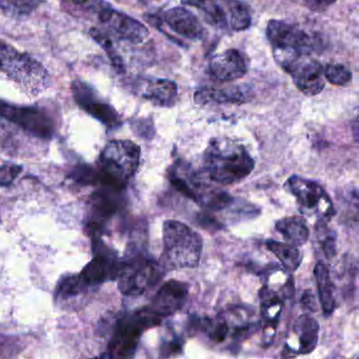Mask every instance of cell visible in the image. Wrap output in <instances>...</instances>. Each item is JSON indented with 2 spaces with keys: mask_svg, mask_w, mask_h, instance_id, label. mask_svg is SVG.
Masks as SVG:
<instances>
[{
  "mask_svg": "<svg viewBox=\"0 0 359 359\" xmlns=\"http://www.w3.org/2000/svg\"><path fill=\"white\" fill-rule=\"evenodd\" d=\"M203 168L212 182L233 184L245 180L255 168L249 151L229 138H213L203 153Z\"/></svg>",
  "mask_w": 359,
  "mask_h": 359,
  "instance_id": "cell-1",
  "label": "cell"
},
{
  "mask_svg": "<svg viewBox=\"0 0 359 359\" xmlns=\"http://www.w3.org/2000/svg\"><path fill=\"white\" fill-rule=\"evenodd\" d=\"M163 245L161 264L165 270L196 268L201 262L203 238L184 222H163Z\"/></svg>",
  "mask_w": 359,
  "mask_h": 359,
  "instance_id": "cell-2",
  "label": "cell"
},
{
  "mask_svg": "<svg viewBox=\"0 0 359 359\" xmlns=\"http://www.w3.org/2000/svg\"><path fill=\"white\" fill-rule=\"evenodd\" d=\"M140 146L131 140H112L102 150L98 163L100 184L123 191L140 167Z\"/></svg>",
  "mask_w": 359,
  "mask_h": 359,
  "instance_id": "cell-3",
  "label": "cell"
},
{
  "mask_svg": "<svg viewBox=\"0 0 359 359\" xmlns=\"http://www.w3.org/2000/svg\"><path fill=\"white\" fill-rule=\"evenodd\" d=\"M163 264L133 245L119 264L118 289L126 296L142 295L163 278Z\"/></svg>",
  "mask_w": 359,
  "mask_h": 359,
  "instance_id": "cell-4",
  "label": "cell"
},
{
  "mask_svg": "<svg viewBox=\"0 0 359 359\" xmlns=\"http://www.w3.org/2000/svg\"><path fill=\"white\" fill-rule=\"evenodd\" d=\"M266 39L272 47L275 60L285 71L294 62L309 56L315 48L308 33L283 20L268 22Z\"/></svg>",
  "mask_w": 359,
  "mask_h": 359,
  "instance_id": "cell-5",
  "label": "cell"
},
{
  "mask_svg": "<svg viewBox=\"0 0 359 359\" xmlns=\"http://www.w3.org/2000/svg\"><path fill=\"white\" fill-rule=\"evenodd\" d=\"M148 308L126 315L117 321L109 344V357L128 358L134 356L142 333L161 323Z\"/></svg>",
  "mask_w": 359,
  "mask_h": 359,
  "instance_id": "cell-6",
  "label": "cell"
},
{
  "mask_svg": "<svg viewBox=\"0 0 359 359\" xmlns=\"http://www.w3.org/2000/svg\"><path fill=\"white\" fill-rule=\"evenodd\" d=\"M0 73L33 92L41 91L49 83L43 65L7 43H0Z\"/></svg>",
  "mask_w": 359,
  "mask_h": 359,
  "instance_id": "cell-7",
  "label": "cell"
},
{
  "mask_svg": "<svg viewBox=\"0 0 359 359\" xmlns=\"http://www.w3.org/2000/svg\"><path fill=\"white\" fill-rule=\"evenodd\" d=\"M287 188L295 197L302 213L316 216L317 222H330L335 215L329 194L318 182L293 175L287 180Z\"/></svg>",
  "mask_w": 359,
  "mask_h": 359,
  "instance_id": "cell-8",
  "label": "cell"
},
{
  "mask_svg": "<svg viewBox=\"0 0 359 359\" xmlns=\"http://www.w3.org/2000/svg\"><path fill=\"white\" fill-rule=\"evenodd\" d=\"M0 117L41 140H50L55 132L51 117L33 107L15 106L0 100Z\"/></svg>",
  "mask_w": 359,
  "mask_h": 359,
  "instance_id": "cell-9",
  "label": "cell"
},
{
  "mask_svg": "<svg viewBox=\"0 0 359 359\" xmlns=\"http://www.w3.org/2000/svg\"><path fill=\"white\" fill-rule=\"evenodd\" d=\"M97 16L98 20L121 41L137 45L146 41L150 35L148 29L142 22L112 9L108 5L97 12Z\"/></svg>",
  "mask_w": 359,
  "mask_h": 359,
  "instance_id": "cell-10",
  "label": "cell"
},
{
  "mask_svg": "<svg viewBox=\"0 0 359 359\" xmlns=\"http://www.w3.org/2000/svg\"><path fill=\"white\" fill-rule=\"evenodd\" d=\"M95 241L94 252L95 256L81 271V276L89 287L102 285L109 280H114L118 274L119 264L116 253L100 243V238Z\"/></svg>",
  "mask_w": 359,
  "mask_h": 359,
  "instance_id": "cell-11",
  "label": "cell"
},
{
  "mask_svg": "<svg viewBox=\"0 0 359 359\" xmlns=\"http://www.w3.org/2000/svg\"><path fill=\"white\" fill-rule=\"evenodd\" d=\"M190 287L184 281L171 279L163 283L155 294L149 310L163 320L184 308L188 302Z\"/></svg>",
  "mask_w": 359,
  "mask_h": 359,
  "instance_id": "cell-12",
  "label": "cell"
},
{
  "mask_svg": "<svg viewBox=\"0 0 359 359\" xmlns=\"http://www.w3.org/2000/svg\"><path fill=\"white\" fill-rule=\"evenodd\" d=\"M72 93L75 102L83 110L107 127L115 128L121 125V117L116 110L111 104L102 102L87 83L75 81L72 83Z\"/></svg>",
  "mask_w": 359,
  "mask_h": 359,
  "instance_id": "cell-13",
  "label": "cell"
},
{
  "mask_svg": "<svg viewBox=\"0 0 359 359\" xmlns=\"http://www.w3.org/2000/svg\"><path fill=\"white\" fill-rule=\"evenodd\" d=\"M291 75L294 85L309 97L318 95L325 89V79L323 67L317 60H298L285 70Z\"/></svg>",
  "mask_w": 359,
  "mask_h": 359,
  "instance_id": "cell-14",
  "label": "cell"
},
{
  "mask_svg": "<svg viewBox=\"0 0 359 359\" xmlns=\"http://www.w3.org/2000/svg\"><path fill=\"white\" fill-rule=\"evenodd\" d=\"M248 60L236 49L226 50L214 56L209 64V74L220 83L243 79L248 73Z\"/></svg>",
  "mask_w": 359,
  "mask_h": 359,
  "instance_id": "cell-15",
  "label": "cell"
},
{
  "mask_svg": "<svg viewBox=\"0 0 359 359\" xmlns=\"http://www.w3.org/2000/svg\"><path fill=\"white\" fill-rule=\"evenodd\" d=\"M161 18V16H159ZM161 20L173 31L176 34L190 39V41H199L203 39V27L201 26L198 18L182 7L172 8L163 12Z\"/></svg>",
  "mask_w": 359,
  "mask_h": 359,
  "instance_id": "cell-16",
  "label": "cell"
},
{
  "mask_svg": "<svg viewBox=\"0 0 359 359\" xmlns=\"http://www.w3.org/2000/svg\"><path fill=\"white\" fill-rule=\"evenodd\" d=\"M253 98V92L245 86H234L224 89L203 88L195 92L194 100L198 104H247Z\"/></svg>",
  "mask_w": 359,
  "mask_h": 359,
  "instance_id": "cell-17",
  "label": "cell"
},
{
  "mask_svg": "<svg viewBox=\"0 0 359 359\" xmlns=\"http://www.w3.org/2000/svg\"><path fill=\"white\" fill-rule=\"evenodd\" d=\"M260 312L264 323V341L271 342L276 332L277 323L283 309V297L272 287L264 285L259 292Z\"/></svg>",
  "mask_w": 359,
  "mask_h": 359,
  "instance_id": "cell-18",
  "label": "cell"
},
{
  "mask_svg": "<svg viewBox=\"0 0 359 359\" xmlns=\"http://www.w3.org/2000/svg\"><path fill=\"white\" fill-rule=\"evenodd\" d=\"M293 338L296 346L290 352L296 354H309L315 350L318 344L319 325L313 317L309 315H300L293 325Z\"/></svg>",
  "mask_w": 359,
  "mask_h": 359,
  "instance_id": "cell-19",
  "label": "cell"
},
{
  "mask_svg": "<svg viewBox=\"0 0 359 359\" xmlns=\"http://www.w3.org/2000/svg\"><path fill=\"white\" fill-rule=\"evenodd\" d=\"M142 96L155 106L172 108L177 102V85L169 79H152L148 81Z\"/></svg>",
  "mask_w": 359,
  "mask_h": 359,
  "instance_id": "cell-20",
  "label": "cell"
},
{
  "mask_svg": "<svg viewBox=\"0 0 359 359\" xmlns=\"http://www.w3.org/2000/svg\"><path fill=\"white\" fill-rule=\"evenodd\" d=\"M315 280L318 290L319 302L325 316H331L336 308L334 285L327 264L319 260L314 268Z\"/></svg>",
  "mask_w": 359,
  "mask_h": 359,
  "instance_id": "cell-21",
  "label": "cell"
},
{
  "mask_svg": "<svg viewBox=\"0 0 359 359\" xmlns=\"http://www.w3.org/2000/svg\"><path fill=\"white\" fill-rule=\"evenodd\" d=\"M275 229L280 233L281 236L290 245L302 247L308 241L310 232L306 222L297 216L285 217L278 220L275 224Z\"/></svg>",
  "mask_w": 359,
  "mask_h": 359,
  "instance_id": "cell-22",
  "label": "cell"
},
{
  "mask_svg": "<svg viewBox=\"0 0 359 359\" xmlns=\"http://www.w3.org/2000/svg\"><path fill=\"white\" fill-rule=\"evenodd\" d=\"M266 247L271 253L276 256L287 272L293 273L299 268L302 262V254L295 245L276 241H266Z\"/></svg>",
  "mask_w": 359,
  "mask_h": 359,
  "instance_id": "cell-23",
  "label": "cell"
},
{
  "mask_svg": "<svg viewBox=\"0 0 359 359\" xmlns=\"http://www.w3.org/2000/svg\"><path fill=\"white\" fill-rule=\"evenodd\" d=\"M89 285L83 281L81 275H69L60 280L56 290V300L62 304L81 299L89 292Z\"/></svg>",
  "mask_w": 359,
  "mask_h": 359,
  "instance_id": "cell-24",
  "label": "cell"
},
{
  "mask_svg": "<svg viewBox=\"0 0 359 359\" xmlns=\"http://www.w3.org/2000/svg\"><path fill=\"white\" fill-rule=\"evenodd\" d=\"M315 230H316L315 243H316L319 255L327 260H331L336 255V241H337L336 233L327 226V222H317Z\"/></svg>",
  "mask_w": 359,
  "mask_h": 359,
  "instance_id": "cell-25",
  "label": "cell"
},
{
  "mask_svg": "<svg viewBox=\"0 0 359 359\" xmlns=\"http://www.w3.org/2000/svg\"><path fill=\"white\" fill-rule=\"evenodd\" d=\"M43 0H0V9L12 18H22L31 15Z\"/></svg>",
  "mask_w": 359,
  "mask_h": 359,
  "instance_id": "cell-26",
  "label": "cell"
},
{
  "mask_svg": "<svg viewBox=\"0 0 359 359\" xmlns=\"http://www.w3.org/2000/svg\"><path fill=\"white\" fill-rule=\"evenodd\" d=\"M90 35H91L92 39L106 51V53L108 54L112 66L114 67L119 73L125 72V65H123V58L115 51L112 41L109 39V36H107L102 31L95 28L90 30Z\"/></svg>",
  "mask_w": 359,
  "mask_h": 359,
  "instance_id": "cell-27",
  "label": "cell"
},
{
  "mask_svg": "<svg viewBox=\"0 0 359 359\" xmlns=\"http://www.w3.org/2000/svg\"><path fill=\"white\" fill-rule=\"evenodd\" d=\"M325 79L332 85L344 86L352 81V73L344 65L330 64L323 68Z\"/></svg>",
  "mask_w": 359,
  "mask_h": 359,
  "instance_id": "cell-28",
  "label": "cell"
},
{
  "mask_svg": "<svg viewBox=\"0 0 359 359\" xmlns=\"http://www.w3.org/2000/svg\"><path fill=\"white\" fill-rule=\"evenodd\" d=\"M70 177L79 184H95L100 182V172L89 165H77L70 173Z\"/></svg>",
  "mask_w": 359,
  "mask_h": 359,
  "instance_id": "cell-29",
  "label": "cell"
},
{
  "mask_svg": "<svg viewBox=\"0 0 359 359\" xmlns=\"http://www.w3.org/2000/svg\"><path fill=\"white\" fill-rule=\"evenodd\" d=\"M22 172V165L8 163L0 165V187H9Z\"/></svg>",
  "mask_w": 359,
  "mask_h": 359,
  "instance_id": "cell-30",
  "label": "cell"
},
{
  "mask_svg": "<svg viewBox=\"0 0 359 359\" xmlns=\"http://www.w3.org/2000/svg\"><path fill=\"white\" fill-rule=\"evenodd\" d=\"M132 128H133L134 132L140 137L146 138V140H151V138L154 137V125H153V121L150 118L136 119L132 123Z\"/></svg>",
  "mask_w": 359,
  "mask_h": 359,
  "instance_id": "cell-31",
  "label": "cell"
},
{
  "mask_svg": "<svg viewBox=\"0 0 359 359\" xmlns=\"http://www.w3.org/2000/svg\"><path fill=\"white\" fill-rule=\"evenodd\" d=\"M182 348V340L177 337L172 338V339L163 342V346H161V356H173L180 353Z\"/></svg>",
  "mask_w": 359,
  "mask_h": 359,
  "instance_id": "cell-32",
  "label": "cell"
},
{
  "mask_svg": "<svg viewBox=\"0 0 359 359\" xmlns=\"http://www.w3.org/2000/svg\"><path fill=\"white\" fill-rule=\"evenodd\" d=\"M70 1L83 8V10H96V13L107 5L102 0H70Z\"/></svg>",
  "mask_w": 359,
  "mask_h": 359,
  "instance_id": "cell-33",
  "label": "cell"
},
{
  "mask_svg": "<svg viewBox=\"0 0 359 359\" xmlns=\"http://www.w3.org/2000/svg\"><path fill=\"white\" fill-rule=\"evenodd\" d=\"M304 4L313 11H325L329 9L337 0H304Z\"/></svg>",
  "mask_w": 359,
  "mask_h": 359,
  "instance_id": "cell-34",
  "label": "cell"
},
{
  "mask_svg": "<svg viewBox=\"0 0 359 359\" xmlns=\"http://www.w3.org/2000/svg\"><path fill=\"white\" fill-rule=\"evenodd\" d=\"M300 302H302V306L306 309V310L310 311V312H316V298H315V295L311 290H306V291L302 293V300H300Z\"/></svg>",
  "mask_w": 359,
  "mask_h": 359,
  "instance_id": "cell-35",
  "label": "cell"
},
{
  "mask_svg": "<svg viewBox=\"0 0 359 359\" xmlns=\"http://www.w3.org/2000/svg\"><path fill=\"white\" fill-rule=\"evenodd\" d=\"M0 220H1V219H0Z\"/></svg>",
  "mask_w": 359,
  "mask_h": 359,
  "instance_id": "cell-36",
  "label": "cell"
}]
</instances>
